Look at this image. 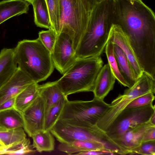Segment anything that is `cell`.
I'll list each match as a JSON object with an SVG mask.
<instances>
[{"instance_id":"12","label":"cell","mask_w":155,"mask_h":155,"mask_svg":"<svg viewBox=\"0 0 155 155\" xmlns=\"http://www.w3.org/2000/svg\"><path fill=\"white\" fill-rule=\"evenodd\" d=\"M109 38L112 43L118 45L126 55L135 78L137 80L144 71L139 63L126 34L118 25L113 24Z\"/></svg>"},{"instance_id":"26","label":"cell","mask_w":155,"mask_h":155,"mask_svg":"<svg viewBox=\"0 0 155 155\" xmlns=\"http://www.w3.org/2000/svg\"><path fill=\"white\" fill-rule=\"evenodd\" d=\"M105 49L108 63L116 79L124 86L130 87V86L124 79L119 70L114 52V44L109 38Z\"/></svg>"},{"instance_id":"5","label":"cell","mask_w":155,"mask_h":155,"mask_svg":"<svg viewBox=\"0 0 155 155\" xmlns=\"http://www.w3.org/2000/svg\"><path fill=\"white\" fill-rule=\"evenodd\" d=\"M60 143L83 140L97 143L115 154H122L124 150L96 125L79 126L58 120L50 130Z\"/></svg>"},{"instance_id":"23","label":"cell","mask_w":155,"mask_h":155,"mask_svg":"<svg viewBox=\"0 0 155 155\" xmlns=\"http://www.w3.org/2000/svg\"><path fill=\"white\" fill-rule=\"evenodd\" d=\"M31 137L32 145L37 151L41 153L54 150V139L50 130H40L33 134Z\"/></svg>"},{"instance_id":"25","label":"cell","mask_w":155,"mask_h":155,"mask_svg":"<svg viewBox=\"0 0 155 155\" xmlns=\"http://www.w3.org/2000/svg\"><path fill=\"white\" fill-rule=\"evenodd\" d=\"M26 138L22 127L8 129L0 127V141L8 147Z\"/></svg>"},{"instance_id":"36","label":"cell","mask_w":155,"mask_h":155,"mask_svg":"<svg viewBox=\"0 0 155 155\" xmlns=\"http://www.w3.org/2000/svg\"><path fill=\"white\" fill-rule=\"evenodd\" d=\"M87 12H91L96 4V0H81Z\"/></svg>"},{"instance_id":"11","label":"cell","mask_w":155,"mask_h":155,"mask_svg":"<svg viewBox=\"0 0 155 155\" xmlns=\"http://www.w3.org/2000/svg\"><path fill=\"white\" fill-rule=\"evenodd\" d=\"M45 114V102L39 95L21 114L23 128L29 137L44 130Z\"/></svg>"},{"instance_id":"4","label":"cell","mask_w":155,"mask_h":155,"mask_svg":"<svg viewBox=\"0 0 155 155\" xmlns=\"http://www.w3.org/2000/svg\"><path fill=\"white\" fill-rule=\"evenodd\" d=\"M103 66L101 56L78 58L59 79L58 85L64 95L93 92L96 79Z\"/></svg>"},{"instance_id":"34","label":"cell","mask_w":155,"mask_h":155,"mask_svg":"<svg viewBox=\"0 0 155 155\" xmlns=\"http://www.w3.org/2000/svg\"><path fill=\"white\" fill-rule=\"evenodd\" d=\"M155 140V126L149 129L145 133L142 143Z\"/></svg>"},{"instance_id":"38","label":"cell","mask_w":155,"mask_h":155,"mask_svg":"<svg viewBox=\"0 0 155 155\" xmlns=\"http://www.w3.org/2000/svg\"><path fill=\"white\" fill-rule=\"evenodd\" d=\"M5 148V147L3 144L0 141V150L2 151Z\"/></svg>"},{"instance_id":"8","label":"cell","mask_w":155,"mask_h":155,"mask_svg":"<svg viewBox=\"0 0 155 155\" xmlns=\"http://www.w3.org/2000/svg\"><path fill=\"white\" fill-rule=\"evenodd\" d=\"M155 93V78L143 72L132 87L125 90L113 100L108 110L96 125L105 132L127 106L136 98L146 93Z\"/></svg>"},{"instance_id":"22","label":"cell","mask_w":155,"mask_h":155,"mask_svg":"<svg viewBox=\"0 0 155 155\" xmlns=\"http://www.w3.org/2000/svg\"><path fill=\"white\" fill-rule=\"evenodd\" d=\"M34 22L38 27L49 29L51 28L49 14L45 0H33Z\"/></svg>"},{"instance_id":"21","label":"cell","mask_w":155,"mask_h":155,"mask_svg":"<svg viewBox=\"0 0 155 155\" xmlns=\"http://www.w3.org/2000/svg\"><path fill=\"white\" fill-rule=\"evenodd\" d=\"M58 148L60 151L68 155H77L84 151L105 149L98 144L83 140H75L69 143H60Z\"/></svg>"},{"instance_id":"19","label":"cell","mask_w":155,"mask_h":155,"mask_svg":"<svg viewBox=\"0 0 155 155\" xmlns=\"http://www.w3.org/2000/svg\"><path fill=\"white\" fill-rule=\"evenodd\" d=\"M38 83L28 85L16 97L14 108L21 114L39 95Z\"/></svg>"},{"instance_id":"7","label":"cell","mask_w":155,"mask_h":155,"mask_svg":"<svg viewBox=\"0 0 155 155\" xmlns=\"http://www.w3.org/2000/svg\"><path fill=\"white\" fill-rule=\"evenodd\" d=\"M60 2L59 34H68L76 51L86 30L91 12L86 11L81 0H60Z\"/></svg>"},{"instance_id":"17","label":"cell","mask_w":155,"mask_h":155,"mask_svg":"<svg viewBox=\"0 0 155 155\" xmlns=\"http://www.w3.org/2000/svg\"><path fill=\"white\" fill-rule=\"evenodd\" d=\"M30 3L24 0L0 2V25L13 16L27 13Z\"/></svg>"},{"instance_id":"28","label":"cell","mask_w":155,"mask_h":155,"mask_svg":"<svg viewBox=\"0 0 155 155\" xmlns=\"http://www.w3.org/2000/svg\"><path fill=\"white\" fill-rule=\"evenodd\" d=\"M67 99V97L62 98L48 109L45 114L44 130H50L55 124L58 119Z\"/></svg>"},{"instance_id":"9","label":"cell","mask_w":155,"mask_h":155,"mask_svg":"<svg viewBox=\"0 0 155 155\" xmlns=\"http://www.w3.org/2000/svg\"><path fill=\"white\" fill-rule=\"evenodd\" d=\"M155 112V107L153 104L136 108H125L105 132L113 140L129 128L149 121Z\"/></svg>"},{"instance_id":"40","label":"cell","mask_w":155,"mask_h":155,"mask_svg":"<svg viewBox=\"0 0 155 155\" xmlns=\"http://www.w3.org/2000/svg\"><path fill=\"white\" fill-rule=\"evenodd\" d=\"M25 1L28 2H29L30 3H31V2L33 0H24Z\"/></svg>"},{"instance_id":"18","label":"cell","mask_w":155,"mask_h":155,"mask_svg":"<svg viewBox=\"0 0 155 155\" xmlns=\"http://www.w3.org/2000/svg\"><path fill=\"white\" fill-rule=\"evenodd\" d=\"M38 91L45 102V113L51 106L66 97L58 87L57 81L38 85Z\"/></svg>"},{"instance_id":"16","label":"cell","mask_w":155,"mask_h":155,"mask_svg":"<svg viewBox=\"0 0 155 155\" xmlns=\"http://www.w3.org/2000/svg\"><path fill=\"white\" fill-rule=\"evenodd\" d=\"M17 68L14 48L2 49L0 52V88L11 78Z\"/></svg>"},{"instance_id":"32","label":"cell","mask_w":155,"mask_h":155,"mask_svg":"<svg viewBox=\"0 0 155 155\" xmlns=\"http://www.w3.org/2000/svg\"><path fill=\"white\" fill-rule=\"evenodd\" d=\"M129 154L155 155V140L142 143L139 146L131 150Z\"/></svg>"},{"instance_id":"2","label":"cell","mask_w":155,"mask_h":155,"mask_svg":"<svg viewBox=\"0 0 155 155\" xmlns=\"http://www.w3.org/2000/svg\"><path fill=\"white\" fill-rule=\"evenodd\" d=\"M114 9V0H104L96 4L75 51L76 59L101 56L113 24Z\"/></svg>"},{"instance_id":"1","label":"cell","mask_w":155,"mask_h":155,"mask_svg":"<svg viewBox=\"0 0 155 155\" xmlns=\"http://www.w3.org/2000/svg\"><path fill=\"white\" fill-rule=\"evenodd\" d=\"M113 24L126 34L144 71L155 68V16L141 0H114Z\"/></svg>"},{"instance_id":"13","label":"cell","mask_w":155,"mask_h":155,"mask_svg":"<svg viewBox=\"0 0 155 155\" xmlns=\"http://www.w3.org/2000/svg\"><path fill=\"white\" fill-rule=\"evenodd\" d=\"M35 82L18 67L9 80L0 88V105L16 96L31 84Z\"/></svg>"},{"instance_id":"29","label":"cell","mask_w":155,"mask_h":155,"mask_svg":"<svg viewBox=\"0 0 155 155\" xmlns=\"http://www.w3.org/2000/svg\"><path fill=\"white\" fill-rule=\"evenodd\" d=\"M45 1L49 14L51 28L58 35L59 33L60 26V0Z\"/></svg>"},{"instance_id":"14","label":"cell","mask_w":155,"mask_h":155,"mask_svg":"<svg viewBox=\"0 0 155 155\" xmlns=\"http://www.w3.org/2000/svg\"><path fill=\"white\" fill-rule=\"evenodd\" d=\"M155 126V125L150 121L129 128L113 140L121 148L127 151L129 154L131 150L142 143L143 137L147 131Z\"/></svg>"},{"instance_id":"6","label":"cell","mask_w":155,"mask_h":155,"mask_svg":"<svg viewBox=\"0 0 155 155\" xmlns=\"http://www.w3.org/2000/svg\"><path fill=\"white\" fill-rule=\"evenodd\" d=\"M110 106L104 100L94 97L90 101L67 99L58 120L77 126L96 125Z\"/></svg>"},{"instance_id":"27","label":"cell","mask_w":155,"mask_h":155,"mask_svg":"<svg viewBox=\"0 0 155 155\" xmlns=\"http://www.w3.org/2000/svg\"><path fill=\"white\" fill-rule=\"evenodd\" d=\"M29 139L23 140L5 148L0 152V155H31L36 152Z\"/></svg>"},{"instance_id":"24","label":"cell","mask_w":155,"mask_h":155,"mask_svg":"<svg viewBox=\"0 0 155 155\" xmlns=\"http://www.w3.org/2000/svg\"><path fill=\"white\" fill-rule=\"evenodd\" d=\"M0 127L8 129L23 128L21 114L14 108L0 111Z\"/></svg>"},{"instance_id":"39","label":"cell","mask_w":155,"mask_h":155,"mask_svg":"<svg viewBox=\"0 0 155 155\" xmlns=\"http://www.w3.org/2000/svg\"><path fill=\"white\" fill-rule=\"evenodd\" d=\"M104 0H96V3H97L103 1Z\"/></svg>"},{"instance_id":"35","label":"cell","mask_w":155,"mask_h":155,"mask_svg":"<svg viewBox=\"0 0 155 155\" xmlns=\"http://www.w3.org/2000/svg\"><path fill=\"white\" fill-rule=\"evenodd\" d=\"M16 97L6 101L0 105V111L14 108Z\"/></svg>"},{"instance_id":"20","label":"cell","mask_w":155,"mask_h":155,"mask_svg":"<svg viewBox=\"0 0 155 155\" xmlns=\"http://www.w3.org/2000/svg\"><path fill=\"white\" fill-rule=\"evenodd\" d=\"M114 50L119 70L131 87L136 82L128 60L122 49L114 44Z\"/></svg>"},{"instance_id":"3","label":"cell","mask_w":155,"mask_h":155,"mask_svg":"<svg viewBox=\"0 0 155 155\" xmlns=\"http://www.w3.org/2000/svg\"><path fill=\"white\" fill-rule=\"evenodd\" d=\"M14 49L18 67L35 82L45 80L53 72L51 53L38 38L20 41Z\"/></svg>"},{"instance_id":"15","label":"cell","mask_w":155,"mask_h":155,"mask_svg":"<svg viewBox=\"0 0 155 155\" xmlns=\"http://www.w3.org/2000/svg\"><path fill=\"white\" fill-rule=\"evenodd\" d=\"M115 80L109 64H104L100 70L96 79L93 92L94 97L104 100L113 89Z\"/></svg>"},{"instance_id":"10","label":"cell","mask_w":155,"mask_h":155,"mask_svg":"<svg viewBox=\"0 0 155 155\" xmlns=\"http://www.w3.org/2000/svg\"><path fill=\"white\" fill-rule=\"evenodd\" d=\"M51 56L54 68L63 74L76 61L73 41L68 34L62 32L58 35Z\"/></svg>"},{"instance_id":"31","label":"cell","mask_w":155,"mask_h":155,"mask_svg":"<svg viewBox=\"0 0 155 155\" xmlns=\"http://www.w3.org/2000/svg\"><path fill=\"white\" fill-rule=\"evenodd\" d=\"M155 99L154 94L149 92L141 95L130 102L125 108L139 107L152 104Z\"/></svg>"},{"instance_id":"33","label":"cell","mask_w":155,"mask_h":155,"mask_svg":"<svg viewBox=\"0 0 155 155\" xmlns=\"http://www.w3.org/2000/svg\"><path fill=\"white\" fill-rule=\"evenodd\" d=\"M114 155L113 152L105 149L96 150L82 152L78 153L79 155Z\"/></svg>"},{"instance_id":"30","label":"cell","mask_w":155,"mask_h":155,"mask_svg":"<svg viewBox=\"0 0 155 155\" xmlns=\"http://www.w3.org/2000/svg\"><path fill=\"white\" fill-rule=\"evenodd\" d=\"M38 35V38L42 43L51 53L58 36L56 31L51 28L48 30L40 31Z\"/></svg>"},{"instance_id":"37","label":"cell","mask_w":155,"mask_h":155,"mask_svg":"<svg viewBox=\"0 0 155 155\" xmlns=\"http://www.w3.org/2000/svg\"><path fill=\"white\" fill-rule=\"evenodd\" d=\"M150 121L152 124L155 125V112L153 113L152 116Z\"/></svg>"},{"instance_id":"41","label":"cell","mask_w":155,"mask_h":155,"mask_svg":"<svg viewBox=\"0 0 155 155\" xmlns=\"http://www.w3.org/2000/svg\"><path fill=\"white\" fill-rule=\"evenodd\" d=\"M1 151L0 150V152Z\"/></svg>"}]
</instances>
